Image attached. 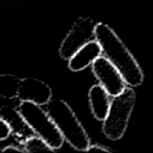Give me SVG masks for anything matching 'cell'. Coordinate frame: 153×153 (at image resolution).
Returning a JSON list of instances; mask_svg holds the SVG:
<instances>
[{
    "mask_svg": "<svg viewBox=\"0 0 153 153\" xmlns=\"http://www.w3.org/2000/svg\"><path fill=\"white\" fill-rule=\"evenodd\" d=\"M87 152H103L109 153L111 151L104 146L101 145H90L87 149Z\"/></svg>",
    "mask_w": 153,
    "mask_h": 153,
    "instance_id": "5bb4252c",
    "label": "cell"
},
{
    "mask_svg": "<svg viewBox=\"0 0 153 153\" xmlns=\"http://www.w3.org/2000/svg\"><path fill=\"white\" fill-rule=\"evenodd\" d=\"M2 152L4 153H23L24 151L22 149H20L19 147H16V146H13V145H9V146H6L5 148H4L2 150Z\"/></svg>",
    "mask_w": 153,
    "mask_h": 153,
    "instance_id": "9a60e30c",
    "label": "cell"
},
{
    "mask_svg": "<svg viewBox=\"0 0 153 153\" xmlns=\"http://www.w3.org/2000/svg\"><path fill=\"white\" fill-rule=\"evenodd\" d=\"M22 150L24 151V152H53L54 151L38 135L28 137L23 143Z\"/></svg>",
    "mask_w": 153,
    "mask_h": 153,
    "instance_id": "7c38bea8",
    "label": "cell"
},
{
    "mask_svg": "<svg viewBox=\"0 0 153 153\" xmlns=\"http://www.w3.org/2000/svg\"><path fill=\"white\" fill-rule=\"evenodd\" d=\"M96 23L91 18L81 17L73 25L59 48L60 56L68 60L79 48L92 40Z\"/></svg>",
    "mask_w": 153,
    "mask_h": 153,
    "instance_id": "5b68a950",
    "label": "cell"
},
{
    "mask_svg": "<svg viewBox=\"0 0 153 153\" xmlns=\"http://www.w3.org/2000/svg\"><path fill=\"white\" fill-rule=\"evenodd\" d=\"M48 114L64 140L77 151L85 152L90 146L89 136L70 106L63 100H50L46 104Z\"/></svg>",
    "mask_w": 153,
    "mask_h": 153,
    "instance_id": "7a4b0ae2",
    "label": "cell"
},
{
    "mask_svg": "<svg viewBox=\"0 0 153 153\" xmlns=\"http://www.w3.org/2000/svg\"><path fill=\"white\" fill-rule=\"evenodd\" d=\"M17 98L21 101H30L39 106L46 105L52 98V90L45 82L34 79L21 80Z\"/></svg>",
    "mask_w": 153,
    "mask_h": 153,
    "instance_id": "52a82bcc",
    "label": "cell"
},
{
    "mask_svg": "<svg viewBox=\"0 0 153 153\" xmlns=\"http://www.w3.org/2000/svg\"><path fill=\"white\" fill-rule=\"evenodd\" d=\"M92 71L109 96L115 97L126 89V83L121 74L106 57H97L92 62Z\"/></svg>",
    "mask_w": 153,
    "mask_h": 153,
    "instance_id": "8992f818",
    "label": "cell"
},
{
    "mask_svg": "<svg viewBox=\"0 0 153 153\" xmlns=\"http://www.w3.org/2000/svg\"><path fill=\"white\" fill-rule=\"evenodd\" d=\"M134 105L135 92L131 88L126 87L121 93L114 97L102 126V131L108 139L117 141L123 137Z\"/></svg>",
    "mask_w": 153,
    "mask_h": 153,
    "instance_id": "3957f363",
    "label": "cell"
},
{
    "mask_svg": "<svg viewBox=\"0 0 153 153\" xmlns=\"http://www.w3.org/2000/svg\"><path fill=\"white\" fill-rule=\"evenodd\" d=\"M17 110L30 130L52 150H57L62 147L64 143L62 134L48 114L40 106L30 101H22Z\"/></svg>",
    "mask_w": 153,
    "mask_h": 153,
    "instance_id": "277c9868",
    "label": "cell"
},
{
    "mask_svg": "<svg viewBox=\"0 0 153 153\" xmlns=\"http://www.w3.org/2000/svg\"><path fill=\"white\" fill-rule=\"evenodd\" d=\"M94 38L106 58L119 71L126 83L137 87L143 82V73L134 56L114 30L104 23H97Z\"/></svg>",
    "mask_w": 153,
    "mask_h": 153,
    "instance_id": "6da1fadb",
    "label": "cell"
},
{
    "mask_svg": "<svg viewBox=\"0 0 153 153\" xmlns=\"http://www.w3.org/2000/svg\"><path fill=\"white\" fill-rule=\"evenodd\" d=\"M11 134V130L5 122L0 118V141H4L9 137Z\"/></svg>",
    "mask_w": 153,
    "mask_h": 153,
    "instance_id": "4fadbf2b",
    "label": "cell"
},
{
    "mask_svg": "<svg viewBox=\"0 0 153 153\" xmlns=\"http://www.w3.org/2000/svg\"><path fill=\"white\" fill-rule=\"evenodd\" d=\"M89 100L94 117L103 121L110 106L109 94L101 85H94L89 91Z\"/></svg>",
    "mask_w": 153,
    "mask_h": 153,
    "instance_id": "9c48e42d",
    "label": "cell"
},
{
    "mask_svg": "<svg viewBox=\"0 0 153 153\" xmlns=\"http://www.w3.org/2000/svg\"><path fill=\"white\" fill-rule=\"evenodd\" d=\"M101 48L97 40H91L79 48L68 60V67L73 72L85 69L100 56Z\"/></svg>",
    "mask_w": 153,
    "mask_h": 153,
    "instance_id": "ba28073f",
    "label": "cell"
},
{
    "mask_svg": "<svg viewBox=\"0 0 153 153\" xmlns=\"http://www.w3.org/2000/svg\"><path fill=\"white\" fill-rule=\"evenodd\" d=\"M21 79L13 74H0V97L4 99L17 98Z\"/></svg>",
    "mask_w": 153,
    "mask_h": 153,
    "instance_id": "8fae6325",
    "label": "cell"
},
{
    "mask_svg": "<svg viewBox=\"0 0 153 153\" xmlns=\"http://www.w3.org/2000/svg\"><path fill=\"white\" fill-rule=\"evenodd\" d=\"M0 118L3 119L9 126L11 133H15L20 136L26 135V132L30 130V128L22 117L19 111L12 107L4 106L0 108Z\"/></svg>",
    "mask_w": 153,
    "mask_h": 153,
    "instance_id": "30bf717a",
    "label": "cell"
}]
</instances>
